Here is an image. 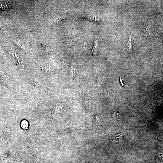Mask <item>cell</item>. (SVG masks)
<instances>
[{"mask_svg":"<svg viewBox=\"0 0 163 163\" xmlns=\"http://www.w3.org/2000/svg\"><path fill=\"white\" fill-rule=\"evenodd\" d=\"M0 163H20L19 158L13 154H6L0 156Z\"/></svg>","mask_w":163,"mask_h":163,"instance_id":"6da1fadb","label":"cell"},{"mask_svg":"<svg viewBox=\"0 0 163 163\" xmlns=\"http://www.w3.org/2000/svg\"><path fill=\"white\" fill-rule=\"evenodd\" d=\"M133 41L131 37H130L129 39L128 44L127 45V50L128 52H131L132 51Z\"/></svg>","mask_w":163,"mask_h":163,"instance_id":"7a4b0ae2","label":"cell"},{"mask_svg":"<svg viewBox=\"0 0 163 163\" xmlns=\"http://www.w3.org/2000/svg\"><path fill=\"white\" fill-rule=\"evenodd\" d=\"M122 135L121 134H117L112 139L113 141H120V140L122 139Z\"/></svg>","mask_w":163,"mask_h":163,"instance_id":"3957f363","label":"cell"},{"mask_svg":"<svg viewBox=\"0 0 163 163\" xmlns=\"http://www.w3.org/2000/svg\"><path fill=\"white\" fill-rule=\"evenodd\" d=\"M66 15H63L62 17H57L55 18H54V21L55 23H58L60 21L63 20L65 18Z\"/></svg>","mask_w":163,"mask_h":163,"instance_id":"277c9868","label":"cell"},{"mask_svg":"<svg viewBox=\"0 0 163 163\" xmlns=\"http://www.w3.org/2000/svg\"><path fill=\"white\" fill-rule=\"evenodd\" d=\"M7 24L5 23H0V30L4 29L7 28Z\"/></svg>","mask_w":163,"mask_h":163,"instance_id":"5b68a950","label":"cell"},{"mask_svg":"<svg viewBox=\"0 0 163 163\" xmlns=\"http://www.w3.org/2000/svg\"><path fill=\"white\" fill-rule=\"evenodd\" d=\"M122 81H122V78H121L120 77V82H121V84H122V86H123V85H124V84H123V82Z\"/></svg>","mask_w":163,"mask_h":163,"instance_id":"8992f818","label":"cell"}]
</instances>
